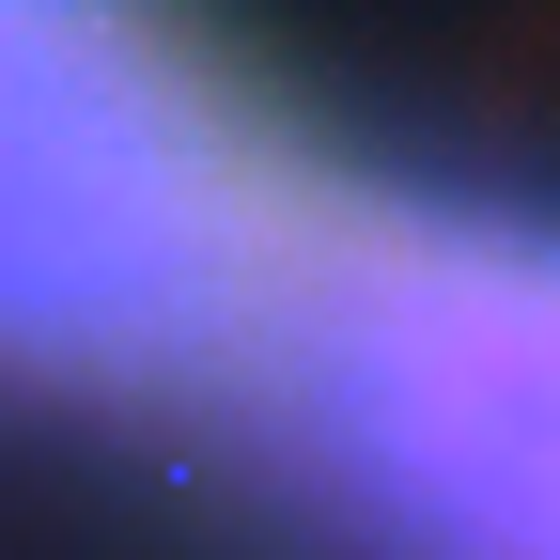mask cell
<instances>
[{
	"label": "cell",
	"mask_w": 560,
	"mask_h": 560,
	"mask_svg": "<svg viewBox=\"0 0 560 560\" xmlns=\"http://www.w3.org/2000/svg\"><path fill=\"white\" fill-rule=\"evenodd\" d=\"M219 405L342 560H560V202L327 172Z\"/></svg>",
	"instance_id": "1"
},
{
	"label": "cell",
	"mask_w": 560,
	"mask_h": 560,
	"mask_svg": "<svg viewBox=\"0 0 560 560\" xmlns=\"http://www.w3.org/2000/svg\"><path fill=\"white\" fill-rule=\"evenodd\" d=\"M312 156L202 47L0 0V374L16 389H219L312 219Z\"/></svg>",
	"instance_id": "2"
}]
</instances>
